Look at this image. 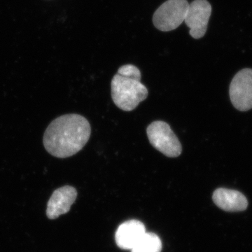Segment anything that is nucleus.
Instances as JSON below:
<instances>
[{
    "mask_svg": "<svg viewBox=\"0 0 252 252\" xmlns=\"http://www.w3.org/2000/svg\"><path fill=\"white\" fill-rule=\"evenodd\" d=\"M91 132L90 124L86 118L79 114H65L49 124L43 142L50 154L65 158L84 148L90 138Z\"/></svg>",
    "mask_w": 252,
    "mask_h": 252,
    "instance_id": "f257e3e1",
    "label": "nucleus"
},
{
    "mask_svg": "<svg viewBox=\"0 0 252 252\" xmlns=\"http://www.w3.org/2000/svg\"><path fill=\"white\" fill-rule=\"evenodd\" d=\"M111 87L114 104L126 112L134 110L148 96V90L140 81L119 74L113 77Z\"/></svg>",
    "mask_w": 252,
    "mask_h": 252,
    "instance_id": "f03ea898",
    "label": "nucleus"
},
{
    "mask_svg": "<svg viewBox=\"0 0 252 252\" xmlns=\"http://www.w3.org/2000/svg\"><path fill=\"white\" fill-rule=\"evenodd\" d=\"M147 133L151 144L166 157L176 158L182 154V144L167 123H152L147 127Z\"/></svg>",
    "mask_w": 252,
    "mask_h": 252,
    "instance_id": "7ed1b4c3",
    "label": "nucleus"
},
{
    "mask_svg": "<svg viewBox=\"0 0 252 252\" xmlns=\"http://www.w3.org/2000/svg\"><path fill=\"white\" fill-rule=\"evenodd\" d=\"M189 6L187 0H167L154 13V26L162 32L177 29L185 22Z\"/></svg>",
    "mask_w": 252,
    "mask_h": 252,
    "instance_id": "20e7f679",
    "label": "nucleus"
},
{
    "mask_svg": "<svg viewBox=\"0 0 252 252\" xmlns=\"http://www.w3.org/2000/svg\"><path fill=\"white\" fill-rule=\"evenodd\" d=\"M229 94L235 109L241 112L252 109V69H243L235 74L230 83Z\"/></svg>",
    "mask_w": 252,
    "mask_h": 252,
    "instance_id": "39448f33",
    "label": "nucleus"
},
{
    "mask_svg": "<svg viewBox=\"0 0 252 252\" xmlns=\"http://www.w3.org/2000/svg\"><path fill=\"white\" fill-rule=\"evenodd\" d=\"M212 6L207 0H194L189 4L185 22L189 28V34L195 39L206 34Z\"/></svg>",
    "mask_w": 252,
    "mask_h": 252,
    "instance_id": "423d86ee",
    "label": "nucleus"
},
{
    "mask_svg": "<svg viewBox=\"0 0 252 252\" xmlns=\"http://www.w3.org/2000/svg\"><path fill=\"white\" fill-rule=\"evenodd\" d=\"M77 198V190L71 186L56 189L48 202L46 216L50 220H55L67 213Z\"/></svg>",
    "mask_w": 252,
    "mask_h": 252,
    "instance_id": "0eeeda50",
    "label": "nucleus"
},
{
    "mask_svg": "<svg viewBox=\"0 0 252 252\" xmlns=\"http://www.w3.org/2000/svg\"><path fill=\"white\" fill-rule=\"evenodd\" d=\"M147 233L140 220H127L118 227L115 234L116 243L122 250H132Z\"/></svg>",
    "mask_w": 252,
    "mask_h": 252,
    "instance_id": "6e6552de",
    "label": "nucleus"
},
{
    "mask_svg": "<svg viewBox=\"0 0 252 252\" xmlns=\"http://www.w3.org/2000/svg\"><path fill=\"white\" fill-rule=\"evenodd\" d=\"M214 203L226 212H240L246 210L248 202L246 197L238 190L220 188L213 193Z\"/></svg>",
    "mask_w": 252,
    "mask_h": 252,
    "instance_id": "1a4fd4ad",
    "label": "nucleus"
},
{
    "mask_svg": "<svg viewBox=\"0 0 252 252\" xmlns=\"http://www.w3.org/2000/svg\"><path fill=\"white\" fill-rule=\"evenodd\" d=\"M162 248L161 240L158 235L147 232L131 252H161Z\"/></svg>",
    "mask_w": 252,
    "mask_h": 252,
    "instance_id": "9d476101",
    "label": "nucleus"
},
{
    "mask_svg": "<svg viewBox=\"0 0 252 252\" xmlns=\"http://www.w3.org/2000/svg\"><path fill=\"white\" fill-rule=\"evenodd\" d=\"M117 74L122 77L130 78V79L141 80V72L140 69L132 64H126L119 68Z\"/></svg>",
    "mask_w": 252,
    "mask_h": 252,
    "instance_id": "9b49d317",
    "label": "nucleus"
}]
</instances>
